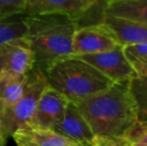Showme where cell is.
<instances>
[{
	"label": "cell",
	"mask_w": 147,
	"mask_h": 146,
	"mask_svg": "<svg viewBox=\"0 0 147 146\" xmlns=\"http://www.w3.org/2000/svg\"><path fill=\"white\" fill-rule=\"evenodd\" d=\"M48 86L44 73L34 68L28 73L27 81L21 97L15 104L3 111L0 119V137L6 142L15 131L29 125L37 104L45 88Z\"/></svg>",
	"instance_id": "4"
},
{
	"label": "cell",
	"mask_w": 147,
	"mask_h": 146,
	"mask_svg": "<svg viewBox=\"0 0 147 146\" xmlns=\"http://www.w3.org/2000/svg\"><path fill=\"white\" fill-rule=\"evenodd\" d=\"M124 56L134 70L136 76L147 71V41L122 47Z\"/></svg>",
	"instance_id": "17"
},
{
	"label": "cell",
	"mask_w": 147,
	"mask_h": 146,
	"mask_svg": "<svg viewBox=\"0 0 147 146\" xmlns=\"http://www.w3.org/2000/svg\"><path fill=\"white\" fill-rule=\"evenodd\" d=\"M129 146H131V145H129Z\"/></svg>",
	"instance_id": "27"
},
{
	"label": "cell",
	"mask_w": 147,
	"mask_h": 146,
	"mask_svg": "<svg viewBox=\"0 0 147 146\" xmlns=\"http://www.w3.org/2000/svg\"><path fill=\"white\" fill-rule=\"evenodd\" d=\"M124 137H95L92 146H129Z\"/></svg>",
	"instance_id": "21"
},
{
	"label": "cell",
	"mask_w": 147,
	"mask_h": 146,
	"mask_svg": "<svg viewBox=\"0 0 147 146\" xmlns=\"http://www.w3.org/2000/svg\"><path fill=\"white\" fill-rule=\"evenodd\" d=\"M75 146H81V145H75Z\"/></svg>",
	"instance_id": "26"
},
{
	"label": "cell",
	"mask_w": 147,
	"mask_h": 146,
	"mask_svg": "<svg viewBox=\"0 0 147 146\" xmlns=\"http://www.w3.org/2000/svg\"><path fill=\"white\" fill-rule=\"evenodd\" d=\"M26 0H0V19L14 15H24Z\"/></svg>",
	"instance_id": "20"
},
{
	"label": "cell",
	"mask_w": 147,
	"mask_h": 146,
	"mask_svg": "<svg viewBox=\"0 0 147 146\" xmlns=\"http://www.w3.org/2000/svg\"><path fill=\"white\" fill-rule=\"evenodd\" d=\"M143 120H147V116L145 117V119H143Z\"/></svg>",
	"instance_id": "24"
},
{
	"label": "cell",
	"mask_w": 147,
	"mask_h": 146,
	"mask_svg": "<svg viewBox=\"0 0 147 146\" xmlns=\"http://www.w3.org/2000/svg\"><path fill=\"white\" fill-rule=\"evenodd\" d=\"M16 146H75L79 145L71 139L55 132L52 129L24 126L12 135Z\"/></svg>",
	"instance_id": "11"
},
{
	"label": "cell",
	"mask_w": 147,
	"mask_h": 146,
	"mask_svg": "<svg viewBox=\"0 0 147 146\" xmlns=\"http://www.w3.org/2000/svg\"><path fill=\"white\" fill-rule=\"evenodd\" d=\"M84 7L79 0H26L24 15L68 14L76 18Z\"/></svg>",
	"instance_id": "12"
},
{
	"label": "cell",
	"mask_w": 147,
	"mask_h": 146,
	"mask_svg": "<svg viewBox=\"0 0 147 146\" xmlns=\"http://www.w3.org/2000/svg\"><path fill=\"white\" fill-rule=\"evenodd\" d=\"M34 68V55L25 38L15 39L0 46V73L26 75Z\"/></svg>",
	"instance_id": "6"
},
{
	"label": "cell",
	"mask_w": 147,
	"mask_h": 146,
	"mask_svg": "<svg viewBox=\"0 0 147 146\" xmlns=\"http://www.w3.org/2000/svg\"><path fill=\"white\" fill-rule=\"evenodd\" d=\"M26 35L34 55L35 68L41 71L53 61L72 56L75 18L68 14L25 15Z\"/></svg>",
	"instance_id": "2"
},
{
	"label": "cell",
	"mask_w": 147,
	"mask_h": 146,
	"mask_svg": "<svg viewBox=\"0 0 147 146\" xmlns=\"http://www.w3.org/2000/svg\"><path fill=\"white\" fill-rule=\"evenodd\" d=\"M1 114H2V109H1V105H0V119H1Z\"/></svg>",
	"instance_id": "23"
},
{
	"label": "cell",
	"mask_w": 147,
	"mask_h": 146,
	"mask_svg": "<svg viewBox=\"0 0 147 146\" xmlns=\"http://www.w3.org/2000/svg\"><path fill=\"white\" fill-rule=\"evenodd\" d=\"M106 14L129 19L147 26V0H119L112 1Z\"/></svg>",
	"instance_id": "14"
},
{
	"label": "cell",
	"mask_w": 147,
	"mask_h": 146,
	"mask_svg": "<svg viewBox=\"0 0 147 146\" xmlns=\"http://www.w3.org/2000/svg\"><path fill=\"white\" fill-rule=\"evenodd\" d=\"M0 146H5V142L2 140V138L0 137Z\"/></svg>",
	"instance_id": "22"
},
{
	"label": "cell",
	"mask_w": 147,
	"mask_h": 146,
	"mask_svg": "<svg viewBox=\"0 0 147 146\" xmlns=\"http://www.w3.org/2000/svg\"><path fill=\"white\" fill-rule=\"evenodd\" d=\"M55 132L81 146H92L94 134L75 103H68L62 118L52 128Z\"/></svg>",
	"instance_id": "9"
},
{
	"label": "cell",
	"mask_w": 147,
	"mask_h": 146,
	"mask_svg": "<svg viewBox=\"0 0 147 146\" xmlns=\"http://www.w3.org/2000/svg\"><path fill=\"white\" fill-rule=\"evenodd\" d=\"M112 1H119V0H112Z\"/></svg>",
	"instance_id": "25"
},
{
	"label": "cell",
	"mask_w": 147,
	"mask_h": 146,
	"mask_svg": "<svg viewBox=\"0 0 147 146\" xmlns=\"http://www.w3.org/2000/svg\"><path fill=\"white\" fill-rule=\"evenodd\" d=\"M117 46V43L102 25L77 28L73 36L72 55L95 54L110 50Z\"/></svg>",
	"instance_id": "8"
},
{
	"label": "cell",
	"mask_w": 147,
	"mask_h": 146,
	"mask_svg": "<svg viewBox=\"0 0 147 146\" xmlns=\"http://www.w3.org/2000/svg\"><path fill=\"white\" fill-rule=\"evenodd\" d=\"M100 25L121 47L147 41V26L138 22L106 14Z\"/></svg>",
	"instance_id": "10"
},
{
	"label": "cell",
	"mask_w": 147,
	"mask_h": 146,
	"mask_svg": "<svg viewBox=\"0 0 147 146\" xmlns=\"http://www.w3.org/2000/svg\"><path fill=\"white\" fill-rule=\"evenodd\" d=\"M77 57L92 65L113 83L127 82L136 76L119 45L110 50Z\"/></svg>",
	"instance_id": "5"
},
{
	"label": "cell",
	"mask_w": 147,
	"mask_h": 146,
	"mask_svg": "<svg viewBox=\"0 0 147 146\" xmlns=\"http://www.w3.org/2000/svg\"><path fill=\"white\" fill-rule=\"evenodd\" d=\"M27 76L8 72L0 73V105L2 112L11 107L21 97Z\"/></svg>",
	"instance_id": "13"
},
{
	"label": "cell",
	"mask_w": 147,
	"mask_h": 146,
	"mask_svg": "<svg viewBox=\"0 0 147 146\" xmlns=\"http://www.w3.org/2000/svg\"><path fill=\"white\" fill-rule=\"evenodd\" d=\"M124 138L131 146H147V120L137 121Z\"/></svg>",
	"instance_id": "19"
},
{
	"label": "cell",
	"mask_w": 147,
	"mask_h": 146,
	"mask_svg": "<svg viewBox=\"0 0 147 146\" xmlns=\"http://www.w3.org/2000/svg\"><path fill=\"white\" fill-rule=\"evenodd\" d=\"M128 85L137 106L139 120H143L147 116V71L142 75L130 79Z\"/></svg>",
	"instance_id": "18"
},
{
	"label": "cell",
	"mask_w": 147,
	"mask_h": 146,
	"mask_svg": "<svg viewBox=\"0 0 147 146\" xmlns=\"http://www.w3.org/2000/svg\"><path fill=\"white\" fill-rule=\"evenodd\" d=\"M50 87L77 103L108 89L113 82L77 56L53 61L42 70Z\"/></svg>",
	"instance_id": "3"
},
{
	"label": "cell",
	"mask_w": 147,
	"mask_h": 146,
	"mask_svg": "<svg viewBox=\"0 0 147 146\" xmlns=\"http://www.w3.org/2000/svg\"><path fill=\"white\" fill-rule=\"evenodd\" d=\"M84 9L75 18L77 28L100 25L112 0H79Z\"/></svg>",
	"instance_id": "15"
},
{
	"label": "cell",
	"mask_w": 147,
	"mask_h": 146,
	"mask_svg": "<svg viewBox=\"0 0 147 146\" xmlns=\"http://www.w3.org/2000/svg\"><path fill=\"white\" fill-rule=\"evenodd\" d=\"M26 35L25 15H14L0 19V46Z\"/></svg>",
	"instance_id": "16"
},
{
	"label": "cell",
	"mask_w": 147,
	"mask_h": 146,
	"mask_svg": "<svg viewBox=\"0 0 147 146\" xmlns=\"http://www.w3.org/2000/svg\"><path fill=\"white\" fill-rule=\"evenodd\" d=\"M68 103L67 98L48 85L39 99L29 125L36 128L52 129L62 118Z\"/></svg>",
	"instance_id": "7"
},
{
	"label": "cell",
	"mask_w": 147,
	"mask_h": 146,
	"mask_svg": "<svg viewBox=\"0 0 147 146\" xmlns=\"http://www.w3.org/2000/svg\"><path fill=\"white\" fill-rule=\"evenodd\" d=\"M128 82L113 83L108 89L75 103L95 137H124L139 121Z\"/></svg>",
	"instance_id": "1"
}]
</instances>
